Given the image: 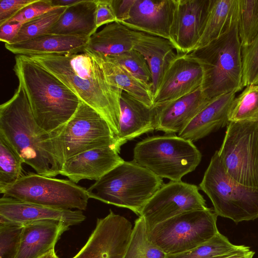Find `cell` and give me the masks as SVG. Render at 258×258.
Segmentation results:
<instances>
[{"instance_id":"obj_1","label":"cell","mask_w":258,"mask_h":258,"mask_svg":"<svg viewBox=\"0 0 258 258\" xmlns=\"http://www.w3.org/2000/svg\"><path fill=\"white\" fill-rule=\"evenodd\" d=\"M28 56L58 79L81 101L98 112L117 136L122 90L109 81L95 58L85 52Z\"/></svg>"},{"instance_id":"obj_2","label":"cell","mask_w":258,"mask_h":258,"mask_svg":"<svg viewBox=\"0 0 258 258\" xmlns=\"http://www.w3.org/2000/svg\"><path fill=\"white\" fill-rule=\"evenodd\" d=\"M0 135L37 174L54 177L62 164L57 158L50 133L42 129L33 116L22 85L0 106Z\"/></svg>"},{"instance_id":"obj_3","label":"cell","mask_w":258,"mask_h":258,"mask_svg":"<svg viewBox=\"0 0 258 258\" xmlns=\"http://www.w3.org/2000/svg\"><path fill=\"white\" fill-rule=\"evenodd\" d=\"M13 71L26 92L35 120L44 131L52 132L75 114L80 99L38 62L17 55Z\"/></svg>"},{"instance_id":"obj_4","label":"cell","mask_w":258,"mask_h":258,"mask_svg":"<svg viewBox=\"0 0 258 258\" xmlns=\"http://www.w3.org/2000/svg\"><path fill=\"white\" fill-rule=\"evenodd\" d=\"M201 67L202 90L208 99L243 89L242 46L238 30V9L229 26L218 38L186 54Z\"/></svg>"},{"instance_id":"obj_5","label":"cell","mask_w":258,"mask_h":258,"mask_svg":"<svg viewBox=\"0 0 258 258\" xmlns=\"http://www.w3.org/2000/svg\"><path fill=\"white\" fill-rule=\"evenodd\" d=\"M163 184L162 178L133 160L124 161L87 190L91 199L128 209L140 216L146 203Z\"/></svg>"},{"instance_id":"obj_6","label":"cell","mask_w":258,"mask_h":258,"mask_svg":"<svg viewBox=\"0 0 258 258\" xmlns=\"http://www.w3.org/2000/svg\"><path fill=\"white\" fill-rule=\"evenodd\" d=\"M201 160L202 154L192 142L173 134L148 137L134 149V162L171 181L181 180Z\"/></svg>"},{"instance_id":"obj_7","label":"cell","mask_w":258,"mask_h":258,"mask_svg":"<svg viewBox=\"0 0 258 258\" xmlns=\"http://www.w3.org/2000/svg\"><path fill=\"white\" fill-rule=\"evenodd\" d=\"M58 160L95 148L111 147L120 152L121 146L108 122L95 109L80 100L73 116L50 133Z\"/></svg>"},{"instance_id":"obj_8","label":"cell","mask_w":258,"mask_h":258,"mask_svg":"<svg viewBox=\"0 0 258 258\" xmlns=\"http://www.w3.org/2000/svg\"><path fill=\"white\" fill-rule=\"evenodd\" d=\"M218 215L237 224L258 218V188L239 183L229 176L216 151L199 184Z\"/></svg>"},{"instance_id":"obj_9","label":"cell","mask_w":258,"mask_h":258,"mask_svg":"<svg viewBox=\"0 0 258 258\" xmlns=\"http://www.w3.org/2000/svg\"><path fill=\"white\" fill-rule=\"evenodd\" d=\"M3 196L46 207L85 210L91 199L87 189L70 179L28 172L12 184L0 187Z\"/></svg>"},{"instance_id":"obj_10","label":"cell","mask_w":258,"mask_h":258,"mask_svg":"<svg viewBox=\"0 0 258 258\" xmlns=\"http://www.w3.org/2000/svg\"><path fill=\"white\" fill-rule=\"evenodd\" d=\"M217 217L214 209L209 208L188 211L156 225L148 232V237L166 254L184 252L219 232Z\"/></svg>"},{"instance_id":"obj_11","label":"cell","mask_w":258,"mask_h":258,"mask_svg":"<svg viewBox=\"0 0 258 258\" xmlns=\"http://www.w3.org/2000/svg\"><path fill=\"white\" fill-rule=\"evenodd\" d=\"M218 151L227 174L239 183L258 188V121L229 122Z\"/></svg>"},{"instance_id":"obj_12","label":"cell","mask_w":258,"mask_h":258,"mask_svg":"<svg viewBox=\"0 0 258 258\" xmlns=\"http://www.w3.org/2000/svg\"><path fill=\"white\" fill-rule=\"evenodd\" d=\"M207 208L196 185L170 180L163 183L148 201L140 216L144 218L149 232L156 225L178 215Z\"/></svg>"},{"instance_id":"obj_13","label":"cell","mask_w":258,"mask_h":258,"mask_svg":"<svg viewBox=\"0 0 258 258\" xmlns=\"http://www.w3.org/2000/svg\"><path fill=\"white\" fill-rule=\"evenodd\" d=\"M133 229L127 219L110 210L106 217L97 219L87 242L72 258H123Z\"/></svg>"},{"instance_id":"obj_14","label":"cell","mask_w":258,"mask_h":258,"mask_svg":"<svg viewBox=\"0 0 258 258\" xmlns=\"http://www.w3.org/2000/svg\"><path fill=\"white\" fill-rule=\"evenodd\" d=\"M212 0H176L169 40L176 53L192 51L203 33Z\"/></svg>"},{"instance_id":"obj_15","label":"cell","mask_w":258,"mask_h":258,"mask_svg":"<svg viewBox=\"0 0 258 258\" xmlns=\"http://www.w3.org/2000/svg\"><path fill=\"white\" fill-rule=\"evenodd\" d=\"M201 66L186 54L177 53L168 65L157 90L154 105H160L189 94L201 87Z\"/></svg>"},{"instance_id":"obj_16","label":"cell","mask_w":258,"mask_h":258,"mask_svg":"<svg viewBox=\"0 0 258 258\" xmlns=\"http://www.w3.org/2000/svg\"><path fill=\"white\" fill-rule=\"evenodd\" d=\"M176 0H132L120 23L133 30L169 40Z\"/></svg>"},{"instance_id":"obj_17","label":"cell","mask_w":258,"mask_h":258,"mask_svg":"<svg viewBox=\"0 0 258 258\" xmlns=\"http://www.w3.org/2000/svg\"><path fill=\"white\" fill-rule=\"evenodd\" d=\"M119 151L111 147L88 150L66 161L60 174L78 183L83 179L98 180L124 162Z\"/></svg>"},{"instance_id":"obj_18","label":"cell","mask_w":258,"mask_h":258,"mask_svg":"<svg viewBox=\"0 0 258 258\" xmlns=\"http://www.w3.org/2000/svg\"><path fill=\"white\" fill-rule=\"evenodd\" d=\"M0 217L22 224L51 220L63 222L69 226L79 224L86 219L81 210L53 208L5 196L0 199Z\"/></svg>"},{"instance_id":"obj_19","label":"cell","mask_w":258,"mask_h":258,"mask_svg":"<svg viewBox=\"0 0 258 258\" xmlns=\"http://www.w3.org/2000/svg\"><path fill=\"white\" fill-rule=\"evenodd\" d=\"M211 100L204 95L201 87L177 99L156 105V131L167 134L179 133Z\"/></svg>"},{"instance_id":"obj_20","label":"cell","mask_w":258,"mask_h":258,"mask_svg":"<svg viewBox=\"0 0 258 258\" xmlns=\"http://www.w3.org/2000/svg\"><path fill=\"white\" fill-rule=\"evenodd\" d=\"M118 141L121 146L128 141L156 130L157 110L156 105L149 107L122 91Z\"/></svg>"},{"instance_id":"obj_21","label":"cell","mask_w":258,"mask_h":258,"mask_svg":"<svg viewBox=\"0 0 258 258\" xmlns=\"http://www.w3.org/2000/svg\"><path fill=\"white\" fill-rule=\"evenodd\" d=\"M69 227L63 222L51 220L24 224L16 258H40L54 249L57 241Z\"/></svg>"},{"instance_id":"obj_22","label":"cell","mask_w":258,"mask_h":258,"mask_svg":"<svg viewBox=\"0 0 258 258\" xmlns=\"http://www.w3.org/2000/svg\"><path fill=\"white\" fill-rule=\"evenodd\" d=\"M235 94L232 92L212 99L178 134V136L193 142L227 126L229 110Z\"/></svg>"},{"instance_id":"obj_23","label":"cell","mask_w":258,"mask_h":258,"mask_svg":"<svg viewBox=\"0 0 258 258\" xmlns=\"http://www.w3.org/2000/svg\"><path fill=\"white\" fill-rule=\"evenodd\" d=\"M89 39L46 33L20 42L5 43V46L7 50L17 55L73 54L84 52Z\"/></svg>"},{"instance_id":"obj_24","label":"cell","mask_w":258,"mask_h":258,"mask_svg":"<svg viewBox=\"0 0 258 258\" xmlns=\"http://www.w3.org/2000/svg\"><path fill=\"white\" fill-rule=\"evenodd\" d=\"M133 44V49L142 54L148 63L154 94L168 65L177 54L175 48L169 39L135 30Z\"/></svg>"},{"instance_id":"obj_25","label":"cell","mask_w":258,"mask_h":258,"mask_svg":"<svg viewBox=\"0 0 258 258\" xmlns=\"http://www.w3.org/2000/svg\"><path fill=\"white\" fill-rule=\"evenodd\" d=\"M96 0H80L68 7L47 33L90 38L98 29Z\"/></svg>"},{"instance_id":"obj_26","label":"cell","mask_w":258,"mask_h":258,"mask_svg":"<svg viewBox=\"0 0 258 258\" xmlns=\"http://www.w3.org/2000/svg\"><path fill=\"white\" fill-rule=\"evenodd\" d=\"M133 30L114 22L93 34L84 52L96 58L114 56L133 49Z\"/></svg>"},{"instance_id":"obj_27","label":"cell","mask_w":258,"mask_h":258,"mask_svg":"<svg viewBox=\"0 0 258 258\" xmlns=\"http://www.w3.org/2000/svg\"><path fill=\"white\" fill-rule=\"evenodd\" d=\"M94 58L100 64L106 78L113 85L145 105L149 107L154 106L152 86L136 78L110 57Z\"/></svg>"},{"instance_id":"obj_28","label":"cell","mask_w":258,"mask_h":258,"mask_svg":"<svg viewBox=\"0 0 258 258\" xmlns=\"http://www.w3.org/2000/svg\"><path fill=\"white\" fill-rule=\"evenodd\" d=\"M237 9L238 0H212L203 33L194 50L206 45L224 33Z\"/></svg>"},{"instance_id":"obj_29","label":"cell","mask_w":258,"mask_h":258,"mask_svg":"<svg viewBox=\"0 0 258 258\" xmlns=\"http://www.w3.org/2000/svg\"><path fill=\"white\" fill-rule=\"evenodd\" d=\"M250 250L245 245H237L217 233L206 242L189 250L174 254H166V258H225Z\"/></svg>"},{"instance_id":"obj_30","label":"cell","mask_w":258,"mask_h":258,"mask_svg":"<svg viewBox=\"0 0 258 258\" xmlns=\"http://www.w3.org/2000/svg\"><path fill=\"white\" fill-rule=\"evenodd\" d=\"M166 254L150 241L144 218L135 221L131 239L123 258H166Z\"/></svg>"},{"instance_id":"obj_31","label":"cell","mask_w":258,"mask_h":258,"mask_svg":"<svg viewBox=\"0 0 258 258\" xmlns=\"http://www.w3.org/2000/svg\"><path fill=\"white\" fill-rule=\"evenodd\" d=\"M229 122L258 121V85H250L232 101L228 115Z\"/></svg>"},{"instance_id":"obj_32","label":"cell","mask_w":258,"mask_h":258,"mask_svg":"<svg viewBox=\"0 0 258 258\" xmlns=\"http://www.w3.org/2000/svg\"><path fill=\"white\" fill-rule=\"evenodd\" d=\"M23 163L22 158L0 135V187L13 184L24 174Z\"/></svg>"},{"instance_id":"obj_33","label":"cell","mask_w":258,"mask_h":258,"mask_svg":"<svg viewBox=\"0 0 258 258\" xmlns=\"http://www.w3.org/2000/svg\"><path fill=\"white\" fill-rule=\"evenodd\" d=\"M238 30L242 47L258 34V0H238Z\"/></svg>"},{"instance_id":"obj_34","label":"cell","mask_w":258,"mask_h":258,"mask_svg":"<svg viewBox=\"0 0 258 258\" xmlns=\"http://www.w3.org/2000/svg\"><path fill=\"white\" fill-rule=\"evenodd\" d=\"M67 8H57L24 24L11 43L28 40L39 35L46 34L57 21Z\"/></svg>"},{"instance_id":"obj_35","label":"cell","mask_w":258,"mask_h":258,"mask_svg":"<svg viewBox=\"0 0 258 258\" xmlns=\"http://www.w3.org/2000/svg\"><path fill=\"white\" fill-rule=\"evenodd\" d=\"M24 224L10 222L0 217V258H16Z\"/></svg>"},{"instance_id":"obj_36","label":"cell","mask_w":258,"mask_h":258,"mask_svg":"<svg viewBox=\"0 0 258 258\" xmlns=\"http://www.w3.org/2000/svg\"><path fill=\"white\" fill-rule=\"evenodd\" d=\"M110 57L136 78L152 87V74L149 66L145 57L139 52L133 49Z\"/></svg>"},{"instance_id":"obj_37","label":"cell","mask_w":258,"mask_h":258,"mask_svg":"<svg viewBox=\"0 0 258 258\" xmlns=\"http://www.w3.org/2000/svg\"><path fill=\"white\" fill-rule=\"evenodd\" d=\"M242 86L258 85V34L247 46L242 47Z\"/></svg>"},{"instance_id":"obj_38","label":"cell","mask_w":258,"mask_h":258,"mask_svg":"<svg viewBox=\"0 0 258 258\" xmlns=\"http://www.w3.org/2000/svg\"><path fill=\"white\" fill-rule=\"evenodd\" d=\"M56 8L52 6L51 0H37L22 9L7 23L17 22L24 24Z\"/></svg>"},{"instance_id":"obj_39","label":"cell","mask_w":258,"mask_h":258,"mask_svg":"<svg viewBox=\"0 0 258 258\" xmlns=\"http://www.w3.org/2000/svg\"><path fill=\"white\" fill-rule=\"evenodd\" d=\"M37 0H2L0 2V26L7 23L22 9Z\"/></svg>"},{"instance_id":"obj_40","label":"cell","mask_w":258,"mask_h":258,"mask_svg":"<svg viewBox=\"0 0 258 258\" xmlns=\"http://www.w3.org/2000/svg\"><path fill=\"white\" fill-rule=\"evenodd\" d=\"M96 23L98 28L117 22L113 0H96Z\"/></svg>"},{"instance_id":"obj_41","label":"cell","mask_w":258,"mask_h":258,"mask_svg":"<svg viewBox=\"0 0 258 258\" xmlns=\"http://www.w3.org/2000/svg\"><path fill=\"white\" fill-rule=\"evenodd\" d=\"M23 25L21 23L13 22L0 26V40L5 43H11Z\"/></svg>"},{"instance_id":"obj_42","label":"cell","mask_w":258,"mask_h":258,"mask_svg":"<svg viewBox=\"0 0 258 258\" xmlns=\"http://www.w3.org/2000/svg\"><path fill=\"white\" fill-rule=\"evenodd\" d=\"M80 1V0H51L52 5L54 8L68 7Z\"/></svg>"},{"instance_id":"obj_43","label":"cell","mask_w":258,"mask_h":258,"mask_svg":"<svg viewBox=\"0 0 258 258\" xmlns=\"http://www.w3.org/2000/svg\"><path fill=\"white\" fill-rule=\"evenodd\" d=\"M40 258H59L55 252L54 249Z\"/></svg>"}]
</instances>
